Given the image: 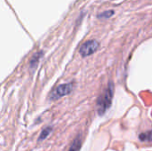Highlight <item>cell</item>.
I'll list each match as a JSON object with an SVG mask.
<instances>
[{
  "label": "cell",
  "instance_id": "cell-2",
  "mask_svg": "<svg viewBox=\"0 0 152 151\" xmlns=\"http://www.w3.org/2000/svg\"><path fill=\"white\" fill-rule=\"evenodd\" d=\"M73 88H74V84L73 83H68V84L60 85L51 93L50 100H57L59 98L66 96V95L69 94L72 92Z\"/></svg>",
  "mask_w": 152,
  "mask_h": 151
},
{
  "label": "cell",
  "instance_id": "cell-7",
  "mask_svg": "<svg viewBox=\"0 0 152 151\" xmlns=\"http://www.w3.org/2000/svg\"><path fill=\"white\" fill-rule=\"evenodd\" d=\"M41 55H42V53H36V54L32 57V59H31V61H30V67H31V68H34V67L37 64V61H39Z\"/></svg>",
  "mask_w": 152,
  "mask_h": 151
},
{
  "label": "cell",
  "instance_id": "cell-5",
  "mask_svg": "<svg viewBox=\"0 0 152 151\" xmlns=\"http://www.w3.org/2000/svg\"><path fill=\"white\" fill-rule=\"evenodd\" d=\"M51 132H52V127H51V126H47V127H45V128L41 132L40 136H39V138H38V142H40V141H44L45 139H46V138H47V136H49V134L51 133Z\"/></svg>",
  "mask_w": 152,
  "mask_h": 151
},
{
  "label": "cell",
  "instance_id": "cell-3",
  "mask_svg": "<svg viewBox=\"0 0 152 151\" xmlns=\"http://www.w3.org/2000/svg\"><path fill=\"white\" fill-rule=\"evenodd\" d=\"M99 43L96 40H88L81 45L79 53L83 57H86L94 53L97 51Z\"/></svg>",
  "mask_w": 152,
  "mask_h": 151
},
{
  "label": "cell",
  "instance_id": "cell-4",
  "mask_svg": "<svg viewBox=\"0 0 152 151\" xmlns=\"http://www.w3.org/2000/svg\"><path fill=\"white\" fill-rule=\"evenodd\" d=\"M81 145H82V140H81V136L78 135L75 140L74 142H72L70 148H69V151H78L81 148Z\"/></svg>",
  "mask_w": 152,
  "mask_h": 151
},
{
  "label": "cell",
  "instance_id": "cell-8",
  "mask_svg": "<svg viewBox=\"0 0 152 151\" xmlns=\"http://www.w3.org/2000/svg\"><path fill=\"white\" fill-rule=\"evenodd\" d=\"M113 14H114V11H112V10L111 11H106V12H103L102 13L99 14L98 17L99 18H103V19H109Z\"/></svg>",
  "mask_w": 152,
  "mask_h": 151
},
{
  "label": "cell",
  "instance_id": "cell-6",
  "mask_svg": "<svg viewBox=\"0 0 152 151\" xmlns=\"http://www.w3.org/2000/svg\"><path fill=\"white\" fill-rule=\"evenodd\" d=\"M139 138L142 142H152V131H149L139 135Z\"/></svg>",
  "mask_w": 152,
  "mask_h": 151
},
{
  "label": "cell",
  "instance_id": "cell-1",
  "mask_svg": "<svg viewBox=\"0 0 152 151\" xmlns=\"http://www.w3.org/2000/svg\"><path fill=\"white\" fill-rule=\"evenodd\" d=\"M113 83L110 82L107 88L104 90V92L100 95V97L97 100V110L99 115H103L111 106L112 98H113V93H114V87Z\"/></svg>",
  "mask_w": 152,
  "mask_h": 151
}]
</instances>
